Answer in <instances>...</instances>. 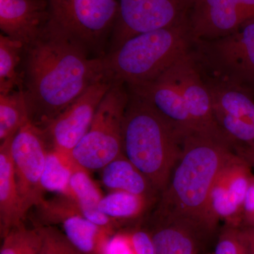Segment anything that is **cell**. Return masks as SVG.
Masks as SVG:
<instances>
[{
	"instance_id": "ac0fdd59",
	"label": "cell",
	"mask_w": 254,
	"mask_h": 254,
	"mask_svg": "<svg viewBox=\"0 0 254 254\" xmlns=\"http://www.w3.org/2000/svg\"><path fill=\"white\" fill-rule=\"evenodd\" d=\"M60 223L66 238L83 254H103L105 245L114 235L87 220L78 205L65 213Z\"/></svg>"
},
{
	"instance_id": "4dcf8cb0",
	"label": "cell",
	"mask_w": 254,
	"mask_h": 254,
	"mask_svg": "<svg viewBox=\"0 0 254 254\" xmlns=\"http://www.w3.org/2000/svg\"><path fill=\"white\" fill-rule=\"evenodd\" d=\"M242 227H254V175L246 195Z\"/></svg>"
},
{
	"instance_id": "e0dca14e",
	"label": "cell",
	"mask_w": 254,
	"mask_h": 254,
	"mask_svg": "<svg viewBox=\"0 0 254 254\" xmlns=\"http://www.w3.org/2000/svg\"><path fill=\"white\" fill-rule=\"evenodd\" d=\"M12 138L0 145V233L4 239L11 230L23 225L26 218L18 193L11 145Z\"/></svg>"
},
{
	"instance_id": "7402d4cb",
	"label": "cell",
	"mask_w": 254,
	"mask_h": 254,
	"mask_svg": "<svg viewBox=\"0 0 254 254\" xmlns=\"http://www.w3.org/2000/svg\"><path fill=\"white\" fill-rule=\"evenodd\" d=\"M157 198L125 191H110L98 205L102 213L118 222L139 218Z\"/></svg>"
},
{
	"instance_id": "3957f363",
	"label": "cell",
	"mask_w": 254,
	"mask_h": 254,
	"mask_svg": "<svg viewBox=\"0 0 254 254\" xmlns=\"http://www.w3.org/2000/svg\"><path fill=\"white\" fill-rule=\"evenodd\" d=\"M123 153L161 194L182 155L184 137L146 100L128 89Z\"/></svg>"
},
{
	"instance_id": "4316f807",
	"label": "cell",
	"mask_w": 254,
	"mask_h": 254,
	"mask_svg": "<svg viewBox=\"0 0 254 254\" xmlns=\"http://www.w3.org/2000/svg\"><path fill=\"white\" fill-rule=\"evenodd\" d=\"M215 254H252L244 229L227 225L219 237Z\"/></svg>"
},
{
	"instance_id": "ba28073f",
	"label": "cell",
	"mask_w": 254,
	"mask_h": 254,
	"mask_svg": "<svg viewBox=\"0 0 254 254\" xmlns=\"http://www.w3.org/2000/svg\"><path fill=\"white\" fill-rule=\"evenodd\" d=\"M46 133L31 122L18 130L11 145V158L25 215L44 201L41 180L47 154Z\"/></svg>"
},
{
	"instance_id": "9a60e30c",
	"label": "cell",
	"mask_w": 254,
	"mask_h": 254,
	"mask_svg": "<svg viewBox=\"0 0 254 254\" xmlns=\"http://www.w3.org/2000/svg\"><path fill=\"white\" fill-rule=\"evenodd\" d=\"M173 66L155 79L127 86L129 91L153 105L185 138L197 132L177 83Z\"/></svg>"
},
{
	"instance_id": "f546056e",
	"label": "cell",
	"mask_w": 254,
	"mask_h": 254,
	"mask_svg": "<svg viewBox=\"0 0 254 254\" xmlns=\"http://www.w3.org/2000/svg\"><path fill=\"white\" fill-rule=\"evenodd\" d=\"M131 234L136 254H155L154 245L150 233L138 230Z\"/></svg>"
},
{
	"instance_id": "52a82bcc",
	"label": "cell",
	"mask_w": 254,
	"mask_h": 254,
	"mask_svg": "<svg viewBox=\"0 0 254 254\" xmlns=\"http://www.w3.org/2000/svg\"><path fill=\"white\" fill-rule=\"evenodd\" d=\"M50 22L88 52L100 51L113 34L120 0H47Z\"/></svg>"
},
{
	"instance_id": "d4e9b609",
	"label": "cell",
	"mask_w": 254,
	"mask_h": 254,
	"mask_svg": "<svg viewBox=\"0 0 254 254\" xmlns=\"http://www.w3.org/2000/svg\"><path fill=\"white\" fill-rule=\"evenodd\" d=\"M74 166L75 163L70 157L50 148L41 176V185L43 191L68 195Z\"/></svg>"
},
{
	"instance_id": "e575fe53",
	"label": "cell",
	"mask_w": 254,
	"mask_h": 254,
	"mask_svg": "<svg viewBox=\"0 0 254 254\" xmlns=\"http://www.w3.org/2000/svg\"><path fill=\"white\" fill-rule=\"evenodd\" d=\"M245 86H247V88L250 90V91L252 92V94L254 95V79L249 82V83L245 84Z\"/></svg>"
},
{
	"instance_id": "7a4b0ae2",
	"label": "cell",
	"mask_w": 254,
	"mask_h": 254,
	"mask_svg": "<svg viewBox=\"0 0 254 254\" xmlns=\"http://www.w3.org/2000/svg\"><path fill=\"white\" fill-rule=\"evenodd\" d=\"M230 141L193 133L184 138L182 155L153 215L208 231L215 228L209 211L214 182L235 153Z\"/></svg>"
},
{
	"instance_id": "9c48e42d",
	"label": "cell",
	"mask_w": 254,
	"mask_h": 254,
	"mask_svg": "<svg viewBox=\"0 0 254 254\" xmlns=\"http://www.w3.org/2000/svg\"><path fill=\"white\" fill-rule=\"evenodd\" d=\"M203 79L210 91L215 120L234 149L254 147V95L252 92L245 85Z\"/></svg>"
},
{
	"instance_id": "8fae6325",
	"label": "cell",
	"mask_w": 254,
	"mask_h": 254,
	"mask_svg": "<svg viewBox=\"0 0 254 254\" xmlns=\"http://www.w3.org/2000/svg\"><path fill=\"white\" fill-rule=\"evenodd\" d=\"M115 83L108 76L92 84L43 131L53 148L71 158V152L89 130L102 100Z\"/></svg>"
},
{
	"instance_id": "f1b7e54d",
	"label": "cell",
	"mask_w": 254,
	"mask_h": 254,
	"mask_svg": "<svg viewBox=\"0 0 254 254\" xmlns=\"http://www.w3.org/2000/svg\"><path fill=\"white\" fill-rule=\"evenodd\" d=\"M103 254H136L132 234L119 232L110 237Z\"/></svg>"
},
{
	"instance_id": "30bf717a",
	"label": "cell",
	"mask_w": 254,
	"mask_h": 254,
	"mask_svg": "<svg viewBox=\"0 0 254 254\" xmlns=\"http://www.w3.org/2000/svg\"><path fill=\"white\" fill-rule=\"evenodd\" d=\"M193 0H120L111 36L114 51L132 37L173 26L188 18Z\"/></svg>"
},
{
	"instance_id": "5bb4252c",
	"label": "cell",
	"mask_w": 254,
	"mask_h": 254,
	"mask_svg": "<svg viewBox=\"0 0 254 254\" xmlns=\"http://www.w3.org/2000/svg\"><path fill=\"white\" fill-rule=\"evenodd\" d=\"M173 68L197 133L222 138L231 143L215 120L210 91L190 51Z\"/></svg>"
},
{
	"instance_id": "cb8c5ba5",
	"label": "cell",
	"mask_w": 254,
	"mask_h": 254,
	"mask_svg": "<svg viewBox=\"0 0 254 254\" xmlns=\"http://www.w3.org/2000/svg\"><path fill=\"white\" fill-rule=\"evenodd\" d=\"M29 114L23 89L0 95V141L12 138L29 123Z\"/></svg>"
},
{
	"instance_id": "d6986e66",
	"label": "cell",
	"mask_w": 254,
	"mask_h": 254,
	"mask_svg": "<svg viewBox=\"0 0 254 254\" xmlns=\"http://www.w3.org/2000/svg\"><path fill=\"white\" fill-rule=\"evenodd\" d=\"M101 182L110 191L128 192L154 198L160 195L150 180L124 154L102 169Z\"/></svg>"
},
{
	"instance_id": "44dd1931",
	"label": "cell",
	"mask_w": 254,
	"mask_h": 254,
	"mask_svg": "<svg viewBox=\"0 0 254 254\" xmlns=\"http://www.w3.org/2000/svg\"><path fill=\"white\" fill-rule=\"evenodd\" d=\"M88 173L75 164L68 195L76 202L82 215L87 220L103 228H108L112 225L111 218L98 208L103 195Z\"/></svg>"
},
{
	"instance_id": "ffe728a7",
	"label": "cell",
	"mask_w": 254,
	"mask_h": 254,
	"mask_svg": "<svg viewBox=\"0 0 254 254\" xmlns=\"http://www.w3.org/2000/svg\"><path fill=\"white\" fill-rule=\"evenodd\" d=\"M151 235L155 254H196L200 230L182 222L170 221L154 215Z\"/></svg>"
},
{
	"instance_id": "d6a6232c",
	"label": "cell",
	"mask_w": 254,
	"mask_h": 254,
	"mask_svg": "<svg viewBox=\"0 0 254 254\" xmlns=\"http://www.w3.org/2000/svg\"><path fill=\"white\" fill-rule=\"evenodd\" d=\"M235 153L240 155L241 158L246 160L252 169H254V147L252 148H237L235 150Z\"/></svg>"
},
{
	"instance_id": "836d02e7",
	"label": "cell",
	"mask_w": 254,
	"mask_h": 254,
	"mask_svg": "<svg viewBox=\"0 0 254 254\" xmlns=\"http://www.w3.org/2000/svg\"><path fill=\"white\" fill-rule=\"evenodd\" d=\"M245 230L247 238L250 241L254 242V227H242Z\"/></svg>"
},
{
	"instance_id": "6da1fadb",
	"label": "cell",
	"mask_w": 254,
	"mask_h": 254,
	"mask_svg": "<svg viewBox=\"0 0 254 254\" xmlns=\"http://www.w3.org/2000/svg\"><path fill=\"white\" fill-rule=\"evenodd\" d=\"M23 92L30 121L44 130L80 95L107 76L104 56L83 47L48 22L24 52Z\"/></svg>"
},
{
	"instance_id": "277c9868",
	"label": "cell",
	"mask_w": 254,
	"mask_h": 254,
	"mask_svg": "<svg viewBox=\"0 0 254 254\" xmlns=\"http://www.w3.org/2000/svg\"><path fill=\"white\" fill-rule=\"evenodd\" d=\"M192 41L185 21L127 40L104 56L106 74L127 86L158 77L190 53Z\"/></svg>"
},
{
	"instance_id": "603a6c76",
	"label": "cell",
	"mask_w": 254,
	"mask_h": 254,
	"mask_svg": "<svg viewBox=\"0 0 254 254\" xmlns=\"http://www.w3.org/2000/svg\"><path fill=\"white\" fill-rule=\"evenodd\" d=\"M24 52L22 43L0 35V95L23 89V72L18 66Z\"/></svg>"
},
{
	"instance_id": "484cf974",
	"label": "cell",
	"mask_w": 254,
	"mask_h": 254,
	"mask_svg": "<svg viewBox=\"0 0 254 254\" xmlns=\"http://www.w3.org/2000/svg\"><path fill=\"white\" fill-rule=\"evenodd\" d=\"M41 234L38 254H83L76 250L64 234L53 226H37Z\"/></svg>"
},
{
	"instance_id": "5b68a950",
	"label": "cell",
	"mask_w": 254,
	"mask_h": 254,
	"mask_svg": "<svg viewBox=\"0 0 254 254\" xmlns=\"http://www.w3.org/2000/svg\"><path fill=\"white\" fill-rule=\"evenodd\" d=\"M128 88L115 81L102 100L89 130L75 147L71 160L87 171L101 170L123 155V123L128 103Z\"/></svg>"
},
{
	"instance_id": "8992f818",
	"label": "cell",
	"mask_w": 254,
	"mask_h": 254,
	"mask_svg": "<svg viewBox=\"0 0 254 254\" xmlns=\"http://www.w3.org/2000/svg\"><path fill=\"white\" fill-rule=\"evenodd\" d=\"M190 53L205 79L247 84L254 79V19L226 36L192 42Z\"/></svg>"
},
{
	"instance_id": "1f68e13d",
	"label": "cell",
	"mask_w": 254,
	"mask_h": 254,
	"mask_svg": "<svg viewBox=\"0 0 254 254\" xmlns=\"http://www.w3.org/2000/svg\"><path fill=\"white\" fill-rule=\"evenodd\" d=\"M41 245V234L38 227L29 230L23 254H38Z\"/></svg>"
},
{
	"instance_id": "4fadbf2b",
	"label": "cell",
	"mask_w": 254,
	"mask_h": 254,
	"mask_svg": "<svg viewBox=\"0 0 254 254\" xmlns=\"http://www.w3.org/2000/svg\"><path fill=\"white\" fill-rule=\"evenodd\" d=\"M254 19V0H193L188 14L192 42L215 39Z\"/></svg>"
},
{
	"instance_id": "2e32d148",
	"label": "cell",
	"mask_w": 254,
	"mask_h": 254,
	"mask_svg": "<svg viewBox=\"0 0 254 254\" xmlns=\"http://www.w3.org/2000/svg\"><path fill=\"white\" fill-rule=\"evenodd\" d=\"M47 0H0V29L25 48L41 36L49 22Z\"/></svg>"
},
{
	"instance_id": "7c38bea8",
	"label": "cell",
	"mask_w": 254,
	"mask_h": 254,
	"mask_svg": "<svg viewBox=\"0 0 254 254\" xmlns=\"http://www.w3.org/2000/svg\"><path fill=\"white\" fill-rule=\"evenodd\" d=\"M253 176L250 164L235 152L219 173L209 196L214 225L223 220L227 226L242 227L244 204Z\"/></svg>"
},
{
	"instance_id": "83f0119b",
	"label": "cell",
	"mask_w": 254,
	"mask_h": 254,
	"mask_svg": "<svg viewBox=\"0 0 254 254\" xmlns=\"http://www.w3.org/2000/svg\"><path fill=\"white\" fill-rule=\"evenodd\" d=\"M29 230L24 224L11 230L3 239L0 254H23Z\"/></svg>"
}]
</instances>
